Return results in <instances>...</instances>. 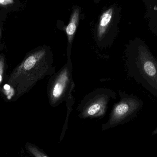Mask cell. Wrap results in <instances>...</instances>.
Segmentation results:
<instances>
[{"label":"cell","instance_id":"obj_2","mask_svg":"<svg viewBox=\"0 0 157 157\" xmlns=\"http://www.w3.org/2000/svg\"><path fill=\"white\" fill-rule=\"evenodd\" d=\"M114 92L106 88H99L88 93L78 104L76 110L81 119L101 118L106 114L108 105Z\"/></svg>","mask_w":157,"mask_h":157},{"label":"cell","instance_id":"obj_7","mask_svg":"<svg viewBox=\"0 0 157 157\" xmlns=\"http://www.w3.org/2000/svg\"><path fill=\"white\" fill-rule=\"evenodd\" d=\"M14 3V1L13 0H0V5L5 6L13 4Z\"/></svg>","mask_w":157,"mask_h":157},{"label":"cell","instance_id":"obj_6","mask_svg":"<svg viewBox=\"0 0 157 157\" xmlns=\"http://www.w3.org/2000/svg\"><path fill=\"white\" fill-rule=\"evenodd\" d=\"M29 149L35 157H48L36 147L30 146L29 147Z\"/></svg>","mask_w":157,"mask_h":157},{"label":"cell","instance_id":"obj_5","mask_svg":"<svg viewBox=\"0 0 157 157\" xmlns=\"http://www.w3.org/2000/svg\"><path fill=\"white\" fill-rule=\"evenodd\" d=\"M145 71L149 76H154L156 72L155 67L153 63L147 61L144 65Z\"/></svg>","mask_w":157,"mask_h":157},{"label":"cell","instance_id":"obj_10","mask_svg":"<svg viewBox=\"0 0 157 157\" xmlns=\"http://www.w3.org/2000/svg\"><path fill=\"white\" fill-rule=\"evenodd\" d=\"M1 80H2V76L0 75V82H1Z\"/></svg>","mask_w":157,"mask_h":157},{"label":"cell","instance_id":"obj_8","mask_svg":"<svg viewBox=\"0 0 157 157\" xmlns=\"http://www.w3.org/2000/svg\"><path fill=\"white\" fill-rule=\"evenodd\" d=\"M4 87V89L6 90H9L10 89V86L8 85H5Z\"/></svg>","mask_w":157,"mask_h":157},{"label":"cell","instance_id":"obj_1","mask_svg":"<svg viewBox=\"0 0 157 157\" xmlns=\"http://www.w3.org/2000/svg\"><path fill=\"white\" fill-rule=\"evenodd\" d=\"M73 64L71 58L57 72L51 76L48 84L49 103L55 108L73 96L75 88L72 75Z\"/></svg>","mask_w":157,"mask_h":157},{"label":"cell","instance_id":"obj_3","mask_svg":"<svg viewBox=\"0 0 157 157\" xmlns=\"http://www.w3.org/2000/svg\"><path fill=\"white\" fill-rule=\"evenodd\" d=\"M116 7L114 5L102 10L94 31V40L97 46L106 48L110 46L114 36L116 26Z\"/></svg>","mask_w":157,"mask_h":157},{"label":"cell","instance_id":"obj_9","mask_svg":"<svg viewBox=\"0 0 157 157\" xmlns=\"http://www.w3.org/2000/svg\"><path fill=\"white\" fill-rule=\"evenodd\" d=\"M93 1L95 3L97 4L101 0H93Z\"/></svg>","mask_w":157,"mask_h":157},{"label":"cell","instance_id":"obj_4","mask_svg":"<svg viewBox=\"0 0 157 157\" xmlns=\"http://www.w3.org/2000/svg\"><path fill=\"white\" fill-rule=\"evenodd\" d=\"M80 12L81 9L79 6H75L73 7L72 12L70 17V21L65 29L68 39V47L67 49L68 58H71L73 42L79 25Z\"/></svg>","mask_w":157,"mask_h":157}]
</instances>
